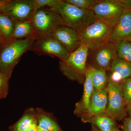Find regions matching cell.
I'll use <instances>...</instances> for the list:
<instances>
[{"instance_id": "30", "label": "cell", "mask_w": 131, "mask_h": 131, "mask_svg": "<svg viewBox=\"0 0 131 131\" xmlns=\"http://www.w3.org/2000/svg\"><path fill=\"white\" fill-rule=\"evenodd\" d=\"M38 129L37 121L34 123L30 129L26 131H37Z\"/></svg>"}, {"instance_id": "18", "label": "cell", "mask_w": 131, "mask_h": 131, "mask_svg": "<svg viewBox=\"0 0 131 131\" xmlns=\"http://www.w3.org/2000/svg\"><path fill=\"white\" fill-rule=\"evenodd\" d=\"M89 71L94 89H104L107 85L108 78L106 71L101 68L89 66L87 68Z\"/></svg>"}, {"instance_id": "29", "label": "cell", "mask_w": 131, "mask_h": 131, "mask_svg": "<svg viewBox=\"0 0 131 131\" xmlns=\"http://www.w3.org/2000/svg\"><path fill=\"white\" fill-rule=\"evenodd\" d=\"M10 1V0H0V12Z\"/></svg>"}, {"instance_id": "16", "label": "cell", "mask_w": 131, "mask_h": 131, "mask_svg": "<svg viewBox=\"0 0 131 131\" xmlns=\"http://www.w3.org/2000/svg\"><path fill=\"white\" fill-rule=\"evenodd\" d=\"M36 114L38 128L48 131H62L49 113L37 108Z\"/></svg>"}, {"instance_id": "32", "label": "cell", "mask_w": 131, "mask_h": 131, "mask_svg": "<svg viewBox=\"0 0 131 131\" xmlns=\"http://www.w3.org/2000/svg\"><path fill=\"white\" fill-rule=\"evenodd\" d=\"M0 40L4 41V42H6V43H9L5 39V38H4V36L3 35L1 31V30H0Z\"/></svg>"}, {"instance_id": "34", "label": "cell", "mask_w": 131, "mask_h": 131, "mask_svg": "<svg viewBox=\"0 0 131 131\" xmlns=\"http://www.w3.org/2000/svg\"><path fill=\"white\" fill-rule=\"evenodd\" d=\"M112 131H122L119 130H118V129H116V128H115H115H114V129H113L112 130Z\"/></svg>"}, {"instance_id": "10", "label": "cell", "mask_w": 131, "mask_h": 131, "mask_svg": "<svg viewBox=\"0 0 131 131\" xmlns=\"http://www.w3.org/2000/svg\"><path fill=\"white\" fill-rule=\"evenodd\" d=\"M91 51L93 54L92 65L90 66L110 71L113 62L118 58L117 43L108 41L98 49Z\"/></svg>"}, {"instance_id": "25", "label": "cell", "mask_w": 131, "mask_h": 131, "mask_svg": "<svg viewBox=\"0 0 131 131\" xmlns=\"http://www.w3.org/2000/svg\"><path fill=\"white\" fill-rule=\"evenodd\" d=\"M62 0H34L36 10L43 7H49L51 8L58 5Z\"/></svg>"}, {"instance_id": "37", "label": "cell", "mask_w": 131, "mask_h": 131, "mask_svg": "<svg viewBox=\"0 0 131 131\" xmlns=\"http://www.w3.org/2000/svg\"><path fill=\"white\" fill-rule=\"evenodd\" d=\"M2 47H3V46H2V47H0V52H1V49H2Z\"/></svg>"}, {"instance_id": "11", "label": "cell", "mask_w": 131, "mask_h": 131, "mask_svg": "<svg viewBox=\"0 0 131 131\" xmlns=\"http://www.w3.org/2000/svg\"><path fill=\"white\" fill-rule=\"evenodd\" d=\"M51 34L70 54L77 49L81 44L77 32L66 26H60Z\"/></svg>"}, {"instance_id": "28", "label": "cell", "mask_w": 131, "mask_h": 131, "mask_svg": "<svg viewBox=\"0 0 131 131\" xmlns=\"http://www.w3.org/2000/svg\"><path fill=\"white\" fill-rule=\"evenodd\" d=\"M124 5L126 11H131V0H120Z\"/></svg>"}, {"instance_id": "23", "label": "cell", "mask_w": 131, "mask_h": 131, "mask_svg": "<svg viewBox=\"0 0 131 131\" xmlns=\"http://www.w3.org/2000/svg\"><path fill=\"white\" fill-rule=\"evenodd\" d=\"M66 2L84 9H91L99 0H65Z\"/></svg>"}, {"instance_id": "1", "label": "cell", "mask_w": 131, "mask_h": 131, "mask_svg": "<svg viewBox=\"0 0 131 131\" xmlns=\"http://www.w3.org/2000/svg\"><path fill=\"white\" fill-rule=\"evenodd\" d=\"M50 8L60 15L63 25L77 32L98 20L90 9H81L65 0H62L58 5Z\"/></svg>"}, {"instance_id": "20", "label": "cell", "mask_w": 131, "mask_h": 131, "mask_svg": "<svg viewBox=\"0 0 131 131\" xmlns=\"http://www.w3.org/2000/svg\"><path fill=\"white\" fill-rule=\"evenodd\" d=\"M15 24L7 15L0 12V30L8 43L13 41L12 35Z\"/></svg>"}, {"instance_id": "21", "label": "cell", "mask_w": 131, "mask_h": 131, "mask_svg": "<svg viewBox=\"0 0 131 131\" xmlns=\"http://www.w3.org/2000/svg\"><path fill=\"white\" fill-rule=\"evenodd\" d=\"M102 114L93 116L91 121L101 131H112L115 128L114 121L109 116Z\"/></svg>"}, {"instance_id": "26", "label": "cell", "mask_w": 131, "mask_h": 131, "mask_svg": "<svg viewBox=\"0 0 131 131\" xmlns=\"http://www.w3.org/2000/svg\"><path fill=\"white\" fill-rule=\"evenodd\" d=\"M9 79L3 73H0V94L6 98L8 94Z\"/></svg>"}, {"instance_id": "33", "label": "cell", "mask_w": 131, "mask_h": 131, "mask_svg": "<svg viewBox=\"0 0 131 131\" xmlns=\"http://www.w3.org/2000/svg\"><path fill=\"white\" fill-rule=\"evenodd\" d=\"M6 43V42H4V41H2V40H0V47H2L5 45L7 44Z\"/></svg>"}, {"instance_id": "7", "label": "cell", "mask_w": 131, "mask_h": 131, "mask_svg": "<svg viewBox=\"0 0 131 131\" xmlns=\"http://www.w3.org/2000/svg\"><path fill=\"white\" fill-rule=\"evenodd\" d=\"M108 101L106 112L113 119L121 120L127 113V105L123 96L121 83L108 78Z\"/></svg>"}, {"instance_id": "36", "label": "cell", "mask_w": 131, "mask_h": 131, "mask_svg": "<svg viewBox=\"0 0 131 131\" xmlns=\"http://www.w3.org/2000/svg\"><path fill=\"white\" fill-rule=\"evenodd\" d=\"M5 98L3 95L0 94V99H2V98Z\"/></svg>"}, {"instance_id": "22", "label": "cell", "mask_w": 131, "mask_h": 131, "mask_svg": "<svg viewBox=\"0 0 131 131\" xmlns=\"http://www.w3.org/2000/svg\"><path fill=\"white\" fill-rule=\"evenodd\" d=\"M117 57L131 64V42L122 41L117 43Z\"/></svg>"}, {"instance_id": "3", "label": "cell", "mask_w": 131, "mask_h": 131, "mask_svg": "<svg viewBox=\"0 0 131 131\" xmlns=\"http://www.w3.org/2000/svg\"><path fill=\"white\" fill-rule=\"evenodd\" d=\"M89 51V49L85 45L81 44L67 59L59 61L61 72L69 80L80 83L84 82Z\"/></svg>"}, {"instance_id": "31", "label": "cell", "mask_w": 131, "mask_h": 131, "mask_svg": "<svg viewBox=\"0 0 131 131\" xmlns=\"http://www.w3.org/2000/svg\"><path fill=\"white\" fill-rule=\"evenodd\" d=\"M127 113L131 117V102L127 105Z\"/></svg>"}, {"instance_id": "13", "label": "cell", "mask_w": 131, "mask_h": 131, "mask_svg": "<svg viewBox=\"0 0 131 131\" xmlns=\"http://www.w3.org/2000/svg\"><path fill=\"white\" fill-rule=\"evenodd\" d=\"M107 87L102 90L94 89L86 114L93 117L105 112L107 106Z\"/></svg>"}, {"instance_id": "27", "label": "cell", "mask_w": 131, "mask_h": 131, "mask_svg": "<svg viewBox=\"0 0 131 131\" xmlns=\"http://www.w3.org/2000/svg\"><path fill=\"white\" fill-rule=\"evenodd\" d=\"M123 129L124 131H131V117H127L124 119Z\"/></svg>"}, {"instance_id": "15", "label": "cell", "mask_w": 131, "mask_h": 131, "mask_svg": "<svg viewBox=\"0 0 131 131\" xmlns=\"http://www.w3.org/2000/svg\"><path fill=\"white\" fill-rule=\"evenodd\" d=\"M94 90L89 71L87 68L85 74L84 90L81 100L76 103L74 113L76 115L86 114L89 107L90 101Z\"/></svg>"}, {"instance_id": "5", "label": "cell", "mask_w": 131, "mask_h": 131, "mask_svg": "<svg viewBox=\"0 0 131 131\" xmlns=\"http://www.w3.org/2000/svg\"><path fill=\"white\" fill-rule=\"evenodd\" d=\"M31 23L33 34L37 38L51 34L58 27L63 25L60 15L50 8L38 9L33 16Z\"/></svg>"}, {"instance_id": "6", "label": "cell", "mask_w": 131, "mask_h": 131, "mask_svg": "<svg viewBox=\"0 0 131 131\" xmlns=\"http://www.w3.org/2000/svg\"><path fill=\"white\" fill-rule=\"evenodd\" d=\"M90 10L98 20L113 27L126 12L120 0H99Z\"/></svg>"}, {"instance_id": "35", "label": "cell", "mask_w": 131, "mask_h": 131, "mask_svg": "<svg viewBox=\"0 0 131 131\" xmlns=\"http://www.w3.org/2000/svg\"><path fill=\"white\" fill-rule=\"evenodd\" d=\"M37 131H48L45 130H43V129H39V128H38Z\"/></svg>"}, {"instance_id": "12", "label": "cell", "mask_w": 131, "mask_h": 131, "mask_svg": "<svg viewBox=\"0 0 131 131\" xmlns=\"http://www.w3.org/2000/svg\"><path fill=\"white\" fill-rule=\"evenodd\" d=\"M109 41L115 43L122 41L131 42V11H126L113 27Z\"/></svg>"}, {"instance_id": "17", "label": "cell", "mask_w": 131, "mask_h": 131, "mask_svg": "<svg viewBox=\"0 0 131 131\" xmlns=\"http://www.w3.org/2000/svg\"><path fill=\"white\" fill-rule=\"evenodd\" d=\"M36 108H30L26 110L20 118L9 127L11 131H26L35 122Z\"/></svg>"}, {"instance_id": "8", "label": "cell", "mask_w": 131, "mask_h": 131, "mask_svg": "<svg viewBox=\"0 0 131 131\" xmlns=\"http://www.w3.org/2000/svg\"><path fill=\"white\" fill-rule=\"evenodd\" d=\"M28 50L40 55L54 56L60 60L67 59L70 54L51 34L42 35L37 38Z\"/></svg>"}, {"instance_id": "9", "label": "cell", "mask_w": 131, "mask_h": 131, "mask_svg": "<svg viewBox=\"0 0 131 131\" xmlns=\"http://www.w3.org/2000/svg\"><path fill=\"white\" fill-rule=\"evenodd\" d=\"M37 11L34 0H10L1 12L7 15L15 24L23 21H31Z\"/></svg>"}, {"instance_id": "14", "label": "cell", "mask_w": 131, "mask_h": 131, "mask_svg": "<svg viewBox=\"0 0 131 131\" xmlns=\"http://www.w3.org/2000/svg\"><path fill=\"white\" fill-rule=\"evenodd\" d=\"M110 71L112 74L108 79L121 83L123 80L131 77V64L117 58L113 62Z\"/></svg>"}, {"instance_id": "4", "label": "cell", "mask_w": 131, "mask_h": 131, "mask_svg": "<svg viewBox=\"0 0 131 131\" xmlns=\"http://www.w3.org/2000/svg\"><path fill=\"white\" fill-rule=\"evenodd\" d=\"M113 27L101 20L77 32L81 44L85 45L89 50L98 49L109 41Z\"/></svg>"}, {"instance_id": "2", "label": "cell", "mask_w": 131, "mask_h": 131, "mask_svg": "<svg viewBox=\"0 0 131 131\" xmlns=\"http://www.w3.org/2000/svg\"><path fill=\"white\" fill-rule=\"evenodd\" d=\"M37 37L32 34L28 37L14 40L3 46L0 52V73L9 79L22 55L28 50Z\"/></svg>"}, {"instance_id": "24", "label": "cell", "mask_w": 131, "mask_h": 131, "mask_svg": "<svg viewBox=\"0 0 131 131\" xmlns=\"http://www.w3.org/2000/svg\"><path fill=\"white\" fill-rule=\"evenodd\" d=\"M121 84L124 100L127 105L131 102V77L123 80Z\"/></svg>"}, {"instance_id": "19", "label": "cell", "mask_w": 131, "mask_h": 131, "mask_svg": "<svg viewBox=\"0 0 131 131\" xmlns=\"http://www.w3.org/2000/svg\"><path fill=\"white\" fill-rule=\"evenodd\" d=\"M33 28L31 21H23L15 24L12 35L13 40L23 39L32 35Z\"/></svg>"}]
</instances>
